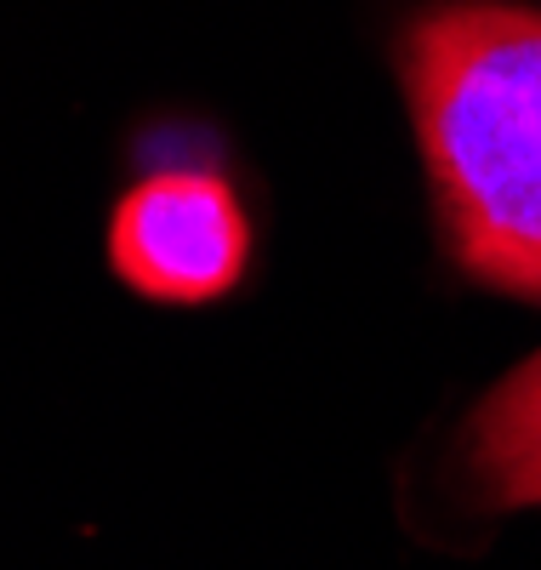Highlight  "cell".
<instances>
[{
  "label": "cell",
  "instance_id": "cell-1",
  "mask_svg": "<svg viewBox=\"0 0 541 570\" xmlns=\"http://www.w3.org/2000/svg\"><path fill=\"white\" fill-rule=\"evenodd\" d=\"M400 69L456 263L541 303V12L439 0L411 18Z\"/></svg>",
  "mask_w": 541,
  "mask_h": 570
},
{
  "label": "cell",
  "instance_id": "cell-2",
  "mask_svg": "<svg viewBox=\"0 0 541 570\" xmlns=\"http://www.w3.org/2000/svg\"><path fill=\"white\" fill-rule=\"evenodd\" d=\"M109 263L149 303H217L252 263V223L217 171H149L109 217Z\"/></svg>",
  "mask_w": 541,
  "mask_h": 570
},
{
  "label": "cell",
  "instance_id": "cell-3",
  "mask_svg": "<svg viewBox=\"0 0 541 570\" xmlns=\"http://www.w3.org/2000/svg\"><path fill=\"white\" fill-rule=\"evenodd\" d=\"M468 456L502 508L541 502V354L484 394L468 422Z\"/></svg>",
  "mask_w": 541,
  "mask_h": 570
}]
</instances>
